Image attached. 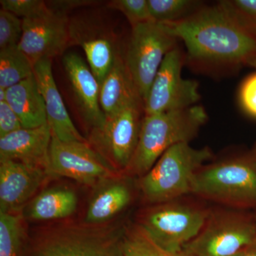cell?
Returning a JSON list of instances; mask_svg holds the SVG:
<instances>
[{
  "label": "cell",
  "mask_w": 256,
  "mask_h": 256,
  "mask_svg": "<svg viewBox=\"0 0 256 256\" xmlns=\"http://www.w3.org/2000/svg\"><path fill=\"white\" fill-rule=\"evenodd\" d=\"M232 256H256V240Z\"/></svg>",
  "instance_id": "d6a6232c"
},
{
  "label": "cell",
  "mask_w": 256,
  "mask_h": 256,
  "mask_svg": "<svg viewBox=\"0 0 256 256\" xmlns=\"http://www.w3.org/2000/svg\"><path fill=\"white\" fill-rule=\"evenodd\" d=\"M148 6L152 18L158 23L181 21L204 8L196 0H148Z\"/></svg>",
  "instance_id": "603a6c76"
},
{
  "label": "cell",
  "mask_w": 256,
  "mask_h": 256,
  "mask_svg": "<svg viewBox=\"0 0 256 256\" xmlns=\"http://www.w3.org/2000/svg\"><path fill=\"white\" fill-rule=\"evenodd\" d=\"M122 250L124 256H183L158 246L141 228L124 237Z\"/></svg>",
  "instance_id": "d4e9b609"
},
{
  "label": "cell",
  "mask_w": 256,
  "mask_h": 256,
  "mask_svg": "<svg viewBox=\"0 0 256 256\" xmlns=\"http://www.w3.org/2000/svg\"><path fill=\"white\" fill-rule=\"evenodd\" d=\"M6 101V90L0 88V102Z\"/></svg>",
  "instance_id": "836d02e7"
},
{
  "label": "cell",
  "mask_w": 256,
  "mask_h": 256,
  "mask_svg": "<svg viewBox=\"0 0 256 256\" xmlns=\"http://www.w3.org/2000/svg\"><path fill=\"white\" fill-rule=\"evenodd\" d=\"M24 128L11 106L6 101L0 102V138Z\"/></svg>",
  "instance_id": "f546056e"
},
{
  "label": "cell",
  "mask_w": 256,
  "mask_h": 256,
  "mask_svg": "<svg viewBox=\"0 0 256 256\" xmlns=\"http://www.w3.org/2000/svg\"><path fill=\"white\" fill-rule=\"evenodd\" d=\"M33 74V63L18 46L0 50V88L6 90Z\"/></svg>",
  "instance_id": "7402d4cb"
},
{
  "label": "cell",
  "mask_w": 256,
  "mask_h": 256,
  "mask_svg": "<svg viewBox=\"0 0 256 256\" xmlns=\"http://www.w3.org/2000/svg\"><path fill=\"white\" fill-rule=\"evenodd\" d=\"M90 2H94L84 1V0H82V1H78V0H77V1H55L52 3L54 8H52V9L66 14V10L72 9L73 8H78V6L88 5L90 4Z\"/></svg>",
  "instance_id": "1f68e13d"
},
{
  "label": "cell",
  "mask_w": 256,
  "mask_h": 256,
  "mask_svg": "<svg viewBox=\"0 0 256 256\" xmlns=\"http://www.w3.org/2000/svg\"><path fill=\"white\" fill-rule=\"evenodd\" d=\"M206 110L201 106L183 110L144 114L137 148L128 169L146 174L171 146L190 142L206 122Z\"/></svg>",
  "instance_id": "7a4b0ae2"
},
{
  "label": "cell",
  "mask_w": 256,
  "mask_h": 256,
  "mask_svg": "<svg viewBox=\"0 0 256 256\" xmlns=\"http://www.w3.org/2000/svg\"></svg>",
  "instance_id": "d590c367"
},
{
  "label": "cell",
  "mask_w": 256,
  "mask_h": 256,
  "mask_svg": "<svg viewBox=\"0 0 256 256\" xmlns=\"http://www.w3.org/2000/svg\"><path fill=\"white\" fill-rule=\"evenodd\" d=\"M176 40L156 22L132 28L124 62L143 104L165 56L176 46Z\"/></svg>",
  "instance_id": "5b68a950"
},
{
  "label": "cell",
  "mask_w": 256,
  "mask_h": 256,
  "mask_svg": "<svg viewBox=\"0 0 256 256\" xmlns=\"http://www.w3.org/2000/svg\"><path fill=\"white\" fill-rule=\"evenodd\" d=\"M22 233L20 218L0 213V256H22Z\"/></svg>",
  "instance_id": "cb8c5ba5"
},
{
  "label": "cell",
  "mask_w": 256,
  "mask_h": 256,
  "mask_svg": "<svg viewBox=\"0 0 256 256\" xmlns=\"http://www.w3.org/2000/svg\"><path fill=\"white\" fill-rule=\"evenodd\" d=\"M2 9L6 10L21 18L33 20L50 14L52 8L40 0H1Z\"/></svg>",
  "instance_id": "4316f807"
},
{
  "label": "cell",
  "mask_w": 256,
  "mask_h": 256,
  "mask_svg": "<svg viewBox=\"0 0 256 256\" xmlns=\"http://www.w3.org/2000/svg\"><path fill=\"white\" fill-rule=\"evenodd\" d=\"M256 240V223L234 214H210L204 226L184 247L183 256H232Z\"/></svg>",
  "instance_id": "52a82bcc"
},
{
  "label": "cell",
  "mask_w": 256,
  "mask_h": 256,
  "mask_svg": "<svg viewBox=\"0 0 256 256\" xmlns=\"http://www.w3.org/2000/svg\"><path fill=\"white\" fill-rule=\"evenodd\" d=\"M64 66L82 114L94 129L102 127L106 117L100 105V84L82 57L69 53Z\"/></svg>",
  "instance_id": "2e32d148"
},
{
  "label": "cell",
  "mask_w": 256,
  "mask_h": 256,
  "mask_svg": "<svg viewBox=\"0 0 256 256\" xmlns=\"http://www.w3.org/2000/svg\"><path fill=\"white\" fill-rule=\"evenodd\" d=\"M240 98L244 108L256 117V73L249 76L242 84Z\"/></svg>",
  "instance_id": "4dcf8cb0"
},
{
  "label": "cell",
  "mask_w": 256,
  "mask_h": 256,
  "mask_svg": "<svg viewBox=\"0 0 256 256\" xmlns=\"http://www.w3.org/2000/svg\"><path fill=\"white\" fill-rule=\"evenodd\" d=\"M160 24L184 43L188 56L196 63L250 64L256 57V38L218 4L181 21Z\"/></svg>",
  "instance_id": "6da1fadb"
},
{
  "label": "cell",
  "mask_w": 256,
  "mask_h": 256,
  "mask_svg": "<svg viewBox=\"0 0 256 256\" xmlns=\"http://www.w3.org/2000/svg\"><path fill=\"white\" fill-rule=\"evenodd\" d=\"M78 36L70 37V42L72 38H75L76 44L82 47L89 67L100 86L118 56L114 44L106 35L95 32L79 34Z\"/></svg>",
  "instance_id": "44dd1931"
},
{
  "label": "cell",
  "mask_w": 256,
  "mask_h": 256,
  "mask_svg": "<svg viewBox=\"0 0 256 256\" xmlns=\"http://www.w3.org/2000/svg\"><path fill=\"white\" fill-rule=\"evenodd\" d=\"M52 132L48 124L22 128L0 138V160H9L46 170Z\"/></svg>",
  "instance_id": "9a60e30c"
},
{
  "label": "cell",
  "mask_w": 256,
  "mask_h": 256,
  "mask_svg": "<svg viewBox=\"0 0 256 256\" xmlns=\"http://www.w3.org/2000/svg\"><path fill=\"white\" fill-rule=\"evenodd\" d=\"M78 205L75 192L66 188H54L42 192L28 207L32 220H46L66 218L73 214Z\"/></svg>",
  "instance_id": "d6986e66"
},
{
  "label": "cell",
  "mask_w": 256,
  "mask_h": 256,
  "mask_svg": "<svg viewBox=\"0 0 256 256\" xmlns=\"http://www.w3.org/2000/svg\"><path fill=\"white\" fill-rule=\"evenodd\" d=\"M212 158L207 148L196 149L190 142L171 146L141 180V188L151 203H166L192 192L194 178Z\"/></svg>",
  "instance_id": "3957f363"
},
{
  "label": "cell",
  "mask_w": 256,
  "mask_h": 256,
  "mask_svg": "<svg viewBox=\"0 0 256 256\" xmlns=\"http://www.w3.org/2000/svg\"><path fill=\"white\" fill-rule=\"evenodd\" d=\"M112 171L106 158L86 142H64L52 136L47 175L65 176L84 184L92 185L110 178Z\"/></svg>",
  "instance_id": "9c48e42d"
},
{
  "label": "cell",
  "mask_w": 256,
  "mask_h": 256,
  "mask_svg": "<svg viewBox=\"0 0 256 256\" xmlns=\"http://www.w3.org/2000/svg\"><path fill=\"white\" fill-rule=\"evenodd\" d=\"M23 33V20L16 15L0 10V50L18 46Z\"/></svg>",
  "instance_id": "83f0119b"
},
{
  "label": "cell",
  "mask_w": 256,
  "mask_h": 256,
  "mask_svg": "<svg viewBox=\"0 0 256 256\" xmlns=\"http://www.w3.org/2000/svg\"><path fill=\"white\" fill-rule=\"evenodd\" d=\"M140 99L110 117L101 128L94 129V141L100 150L121 169H128L137 148L142 119Z\"/></svg>",
  "instance_id": "30bf717a"
},
{
  "label": "cell",
  "mask_w": 256,
  "mask_h": 256,
  "mask_svg": "<svg viewBox=\"0 0 256 256\" xmlns=\"http://www.w3.org/2000/svg\"><path fill=\"white\" fill-rule=\"evenodd\" d=\"M184 56L175 47L165 56L143 104L144 114L183 110L200 100L198 84L182 76Z\"/></svg>",
  "instance_id": "ba28073f"
},
{
  "label": "cell",
  "mask_w": 256,
  "mask_h": 256,
  "mask_svg": "<svg viewBox=\"0 0 256 256\" xmlns=\"http://www.w3.org/2000/svg\"><path fill=\"white\" fill-rule=\"evenodd\" d=\"M34 74L44 100L47 124L52 136L64 142H86L74 126L64 105L54 78L52 60L36 62L34 65Z\"/></svg>",
  "instance_id": "5bb4252c"
},
{
  "label": "cell",
  "mask_w": 256,
  "mask_h": 256,
  "mask_svg": "<svg viewBox=\"0 0 256 256\" xmlns=\"http://www.w3.org/2000/svg\"><path fill=\"white\" fill-rule=\"evenodd\" d=\"M22 20V36L18 46L34 65L62 54L72 43L65 13L52 10L43 18Z\"/></svg>",
  "instance_id": "7c38bea8"
},
{
  "label": "cell",
  "mask_w": 256,
  "mask_h": 256,
  "mask_svg": "<svg viewBox=\"0 0 256 256\" xmlns=\"http://www.w3.org/2000/svg\"><path fill=\"white\" fill-rule=\"evenodd\" d=\"M6 101L18 114L24 128L47 124L44 100L34 74L6 89Z\"/></svg>",
  "instance_id": "e0dca14e"
},
{
  "label": "cell",
  "mask_w": 256,
  "mask_h": 256,
  "mask_svg": "<svg viewBox=\"0 0 256 256\" xmlns=\"http://www.w3.org/2000/svg\"><path fill=\"white\" fill-rule=\"evenodd\" d=\"M210 214L193 205L166 202L146 215L141 229L158 246L181 254L204 226Z\"/></svg>",
  "instance_id": "8992f818"
},
{
  "label": "cell",
  "mask_w": 256,
  "mask_h": 256,
  "mask_svg": "<svg viewBox=\"0 0 256 256\" xmlns=\"http://www.w3.org/2000/svg\"><path fill=\"white\" fill-rule=\"evenodd\" d=\"M137 99L141 100L126 62L118 55L100 86L101 109L106 118L110 117Z\"/></svg>",
  "instance_id": "ac0fdd59"
},
{
  "label": "cell",
  "mask_w": 256,
  "mask_h": 256,
  "mask_svg": "<svg viewBox=\"0 0 256 256\" xmlns=\"http://www.w3.org/2000/svg\"><path fill=\"white\" fill-rule=\"evenodd\" d=\"M191 193L229 206H254L256 163L237 158L203 166L194 175Z\"/></svg>",
  "instance_id": "277c9868"
},
{
  "label": "cell",
  "mask_w": 256,
  "mask_h": 256,
  "mask_svg": "<svg viewBox=\"0 0 256 256\" xmlns=\"http://www.w3.org/2000/svg\"><path fill=\"white\" fill-rule=\"evenodd\" d=\"M46 170L9 160H0V213L12 214L36 192Z\"/></svg>",
  "instance_id": "4fadbf2b"
},
{
  "label": "cell",
  "mask_w": 256,
  "mask_h": 256,
  "mask_svg": "<svg viewBox=\"0 0 256 256\" xmlns=\"http://www.w3.org/2000/svg\"><path fill=\"white\" fill-rule=\"evenodd\" d=\"M109 6L122 12L132 28L140 24L153 21L148 0H114L109 3Z\"/></svg>",
  "instance_id": "f1b7e54d"
},
{
  "label": "cell",
  "mask_w": 256,
  "mask_h": 256,
  "mask_svg": "<svg viewBox=\"0 0 256 256\" xmlns=\"http://www.w3.org/2000/svg\"><path fill=\"white\" fill-rule=\"evenodd\" d=\"M218 4L244 30L256 38V0H224Z\"/></svg>",
  "instance_id": "484cf974"
},
{
  "label": "cell",
  "mask_w": 256,
  "mask_h": 256,
  "mask_svg": "<svg viewBox=\"0 0 256 256\" xmlns=\"http://www.w3.org/2000/svg\"><path fill=\"white\" fill-rule=\"evenodd\" d=\"M122 240L116 233L68 230L41 239L22 256H124Z\"/></svg>",
  "instance_id": "8fae6325"
},
{
  "label": "cell",
  "mask_w": 256,
  "mask_h": 256,
  "mask_svg": "<svg viewBox=\"0 0 256 256\" xmlns=\"http://www.w3.org/2000/svg\"><path fill=\"white\" fill-rule=\"evenodd\" d=\"M131 192L120 182L109 184L99 190L88 207L86 222L98 224L107 222L129 204Z\"/></svg>",
  "instance_id": "ffe728a7"
},
{
  "label": "cell",
  "mask_w": 256,
  "mask_h": 256,
  "mask_svg": "<svg viewBox=\"0 0 256 256\" xmlns=\"http://www.w3.org/2000/svg\"><path fill=\"white\" fill-rule=\"evenodd\" d=\"M250 65L254 66H255L256 68V57L250 62Z\"/></svg>",
  "instance_id": "e575fe53"
}]
</instances>
